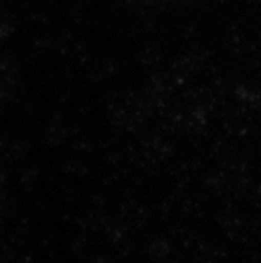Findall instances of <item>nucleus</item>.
Returning a JSON list of instances; mask_svg holds the SVG:
<instances>
[]
</instances>
